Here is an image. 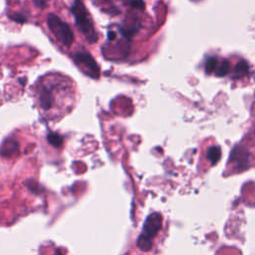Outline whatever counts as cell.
<instances>
[{"label": "cell", "instance_id": "6da1fadb", "mask_svg": "<svg viewBox=\"0 0 255 255\" xmlns=\"http://www.w3.org/2000/svg\"><path fill=\"white\" fill-rule=\"evenodd\" d=\"M71 12L75 17L76 25L80 32L86 37L89 43L98 41V34L94 28L93 22L89 17V13L82 0H74L71 6Z\"/></svg>", "mask_w": 255, "mask_h": 255}, {"label": "cell", "instance_id": "7a4b0ae2", "mask_svg": "<svg viewBox=\"0 0 255 255\" xmlns=\"http://www.w3.org/2000/svg\"><path fill=\"white\" fill-rule=\"evenodd\" d=\"M47 25L55 38L65 47H71L74 41V33L70 26L57 15L50 13L47 16Z\"/></svg>", "mask_w": 255, "mask_h": 255}, {"label": "cell", "instance_id": "3957f363", "mask_svg": "<svg viewBox=\"0 0 255 255\" xmlns=\"http://www.w3.org/2000/svg\"><path fill=\"white\" fill-rule=\"evenodd\" d=\"M73 60L77 65L85 68L87 73L93 78H99L100 76V68L92 57V55L86 51H78L74 53Z\"/></svg>", "mask_w": 255, "mask_h": 255}, {"label": "cell", "instance_id": "277c9868", "mask_svg": "<svg viewBox=\"0 0 255 255\" xmlns=\"http://www.w3.org/2000/svg\"><path fill=\"white\" fill-rule=\"evenodd\" d=\"M18 148V143L16 140L14 139H6L2 145H1V148H0V153L3 155V156H9V155H12Z\"/></svg>", "mask_w": 255, "mask_h": 255}, {"label": "cell", "instance_id": "5b68a950", "mask_svg": "<svg viewBox=\"0 0 255 255\" xmlns=\"http://www.w3.org/2000/svg\"><path fill=\"white\" fill-rule=\"evenodd\" d=\"M249 73V64L245 60H240L235 66V74L237 77L241 78Z\"/></svg>", "mask_w": 255, "mask_h": 255}, {"label": "cell", "instance_id": "8992f818", "mask_svg": "<svg viewBox=\"0 0 255 255\" xmlns=\"http://www.w3.org/2000/svg\"><path fill=\"white\" fill-rule=\"evenodd\" d=\"M230 71V65L227 60H222L220 63L217 64V67L215 69V74L217 77H224L226 76Z\"/></svg>", "mask_w": 255, "mask_h": 255}, {"label": "cell", "instance_id": "52a82bcc", "mask_svg": "<svg viewBox=\"0 0 255 255\" xmlns=\"http://www.w3.org/2000/svg\"><path fill=\"white\" fill-rule=\"evenodd\" d=\"M218 64V60L216 57H209L207 58V60L205 61V65H204V70L206 74H212Z\"/></svg>", "mask_w": 255, "mask_h": 255}, {"label": "cell", "instance_id": "ba28073f", "mask_svg": "<svg viewBox=\"0 0 255 255\" xmlns=\"http://www.w3.org/2000/svg\"><path fill=\"white\" fill-rule=\"evenodd\" d=\"M137 29L138 28H136V27H128V26L127 27H124V26H120L119 27V30H120L121 34L124 37L128 38V39L131 38L134 35V33L137 31Z\"/></svg>", "mask_w": 255, "mask_h": 255}, {"label": "cell", "instance_id": "9c48e42d", "mask_svg": "<svg viewBox=\"0 0 255 255\" xmlns=\"http://www.w3.org/2000/svg\"><path fill=\"white\" fill-rule=\"evenodd\" d=\"M130 6L132 8H137V9H143L144 8V2L142 0H131L129 2Z\"/></svg>", "mask_w": 255, "mask_h": 255}, {"label": "cell", "instance_id": "30bf717a", "mask_svg": "<svg viewBox=\"0 0 255 255\" xmlns=\"http://www.w3.org/2000/svg\"><path fill=\"white\" fill-rule=\"evenodd\" d=\"M50 255H67V252H66L63 248L57 247V248H55V249L51 252Z\"/></svg>", "mask_w": 255, "mask_h": 255}, {"label": "cell", "instance_id": "8fae6325", "mask_svg": "<svg viewBox=\"0 0 255 255\" xmlns=\"http://www.w3.org/2000/svg\"><path fill=\"white\" fill-rule=\"evenodd\" d=\"M10 18H11V19H13L14 21L18 22V23H23V22H25V21H26L25 17H24V16H22V15H15V16H10Z\"/></svg>", "mask_w": 255, "mask_h": 255}, {"label": "cell", "instance_id": "7c38bea8", "mask_svg": "<svg viewBox=\"0 0 255 255\" xmlns=\"http://www.w3.org/2000/svg\"><path fill=\"white\" fill-rule=\"evenodd\" d=\"M116 37H117L116 32H114V31H109L108 32V39L109 40H115Z\"/></svg>", "mask_w": 255, "mask_h": 255}]
</instances>
